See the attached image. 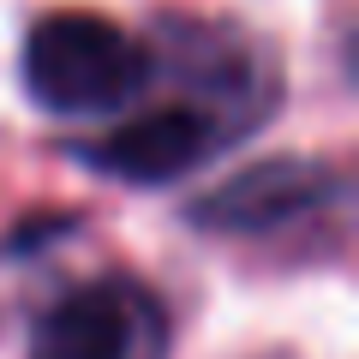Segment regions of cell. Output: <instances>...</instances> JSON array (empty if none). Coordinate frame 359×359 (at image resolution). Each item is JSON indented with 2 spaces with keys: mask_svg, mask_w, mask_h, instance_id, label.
Returning <instances> with one entry per match:
<instances>
[{
  "mask_svg": "<svg viewBox=\"0 0 359 359\" xmlns=\"http://www.w3.org/2000/svg\"><path fill=\"white\" fill-rule=\"evenodd\" d=\"M144 48L96 13H54L25 42V84L54 114H102L138 96Z\"/></svg>",
  "mask_w": 359,
  "mask_h": 359,
  "instance_id": "1",
  "label": "cell"
},
{
  "mask_svg": "<svg viewBox=\"0 0 359 359\" xmlns=\"http://www.w3.org/2000/svg\"><path fill=\"white\" fill-rule=\"evenodd\" d=\"M36 359H168V318L138 282H84L42 318Z\"/></svg>",
  "mask_w": 359,
  "mask_h": 359,
  "instance_id": "2",
  "label": "cell"
},
{
  "mask_svg": "<svg viewBox=\"0 0 359 359\" xmlns=\"http://www.w3.org/2000/svg\"><path fill=\"white\" fill-rule=\"evenodd\" d=\"M323 192H330V174L311 162H257L245 174H233L222 192H210L198 222L228 233H257V228H276L282 216L311 210Z\"/></svg>",
  "mask_w": 359,
  "mask_h": 359,
  "instance_id": "3",
  "label": "cell"
},
{
  "mask_svg": "<svg viewBox=\"0 0 359 359\" xmlns=\"http://www.w3.org/2000/svg\"><path fill=\"white\" fill-rule=\"evenodd\" d=\"M216 144V126L192 108H162V114H144L132 126H120L114 138L96 144V168L120 180H174L198 162V156Z\"/></svg>",
  "mask_w": 359,
  "mask_h": 359,
  "instance_id": "4",
  "label": "cell"
}]
</instances>
